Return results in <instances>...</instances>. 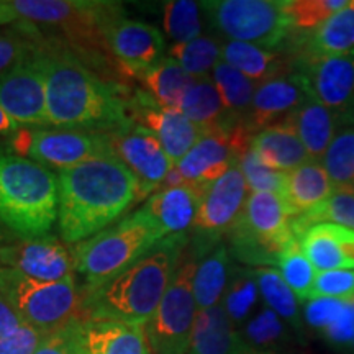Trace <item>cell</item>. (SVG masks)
<instances>
[{"mask_svg":"<svg viewBox=\"0 0 354 354\" xmlns=\"http://www.w3.org/2000/svg\"><path fill=\"white\" fill-rule=\"evenodd\" d=\"M50 125L61 130L115 133L133 123L130 100L92 73L69 50L39 44Z\"/></svg>","mask_w":354,"mask_h":354,"instance_id":"6da1fadb","label":"cell"},{"mask_svg":"<svg viewBox=\"0 0 354 354\" xmlns=\"http://www.w3.org/2000/svg\"><path fill=\"white\" fill-rule=\"evenodd\" d=\"M57 227L77 245L110 228L140 202V184L118 158H102L57 171Z\"/></svg>","mask_w":354,"mask_h":354,"instance_id":"7a4b0ae2","label":"cell"},{"mask_svg":"<svg viewBox=\"0 0 354 354\" xmlns=\"http://www.w3.org/2000/svg\"><path fill=\"white\" fill-rule=\"evenodd\" d=\"M189 241L187 234L158 241L135 264L82 299V320L146 326L165 297Z\"/></svg>","mask_w":354,"mask_h":354,"instance_id":"3957f363","label":"cell"},{"mask_svg":"<svg viewBox=\"0 0 354 354\" xmlns=\"http://www.w3.org/2000/svg\"><path fill=\"white\" fill-rule=\"evenodd\" d=\"M57 205L55 172L0 148V225L19 238L46 236L57 221Z\"/></svg>","mask_w":354,"mask_h":354,"instance_id":"277c9868","label":"cell"},{"mask_svg":"<svg viewBox=\"0 0 354 354\" xmlns=\"http://www.w3.org/2000/svg\"><path fill=\"white\" fill-rule=\"evenodd\" d=\"M161 240L165 234L141 207L95 236L77 243L73 254L76 271L84 277L82 299L135 264Z\"/></svg>","mask_w":354,"mask_h":354,"instance_id":"5b68a950","label":"cell"},{"mask_svg":"<svg viewBox=\"0 0 354 354\" xmlns=\"http://www.w3.org/2000/svg\"><path fill=\"white\" fill-rule=\"evenodd\" d=\"M284 198L271 192H251L240 220L227 234L228 253L253 268L277 266L282 251L297 240Z\"/></svg>","mask_w":354,"mask_h":354,"instance_id":"8992f818","label":"cell"},{"mask_svg":"<svg viewBox=\"0 0 354 354\" xmlns=\"http://www.w3.org/2000/svg\"><path fill=\"white\" fill-rule=\"evenodd\" d=\"M0 294L15 308L24 325L44 335L82 318V294L76 277L41 282L0 268Z\"/></svg>","mask_w":354,"mask_h":354,"instance_id":"52a82bcc","label":"cell"},{"mask_svg":"<svg viewBox=\"0 0 354 354\" xmlns=\"http://www.w3.org/2000/svg\"><path fill=\"white\" fill-rule=\"evenodd\" d=\"M201 8L212 28L227 41L274 50L292 32L287 0H210Z\"/></svg>","mask_w":354,"mask_h":354,"instance_id":"ba28073f","label":"cell"},{"mask_svg":"<svg viewBox=\"0 0 354 354\" xmlns=\"http://www.w3.org/2000/svg\"><path fill=\"white\" fill-rule=\"evenodd\" d=\"M197 263L198 256L189 245L165 297L145 326L151 354H187L198 313L194 297V274Z\"/></svg>","mask_w":354,"mask_h":354,"instance_id":"9c48e42d","label":"cell"},{"mask_svg":"<svg viewBox=\"0 0 354 354\" xmlns=\"http://www.w3.org/2000/svg\"><path fill=\"white\" fill-rule=\"evenodd\" d=\"M13 153L57 171L82 162L113 156L109 133H91L61 128H21L12 136Z\"/></svg>","mask_w":354,"mask_h":354,"instance_id":"30bf717a","label":"cell"},{"mask_svg":"<svg viewBox=\"0 0 354 354\" xmlns=\"http://www.w3.org/2000/svg\"><path fill=\"white\" fill-rule=\"evenodd\" d=\"M250 194L251 190L238 165L205 189L192 228L194 240L189 241L198 259L220 245L221 236L228 234L240 220Z\"/></svg>","mask_w":354,"mask_h":354,"instance_id":"8fae6325","label":"cell"},{"mask_svg":"<svg viewBox=\"0 0 354 354\" xmlns=\"http://www.w3.org/2000/svg\"><path fill=\"white\" fill-rule=\"evenodd\" d=\"M253 136L245 125L203 133L197 145L177 162V171L187 184L209 187L238 165L250 149Z\"/></svg>","mask_w":354,"mask_h":354,"instance_id":"7c38bea8","label":"cell"},{"mask_svg":"<svg viewBox=\"0 0 354 354\" xmlns=\"http://www.w3.org/2000/svg\"><path fill=\"white\" fill-rule=\"evenodd\" d=\"M0 107L21 128L50 127L46 84L38 50L0 76Z\"/></svg>","mask_w":354,"mask_h":354,"instance_id":"4fadbf2b","label":"cell"},{"mask_svg":"<svg viewBox=\"0 0 354 354\" xmlns=\"http://www.w3.org/2000/svg\"><path fill=\"white\" fill-rule=\"evenodd\" d=\"M109 138L113 156L138 179L140 201L151 197L153 190H159L174 167L156 136L148 128L133 122L123 130L109 133Z\"/></svg>","mask_w":354,"mask_h":354,"instance_id":"5bb4252c","label":"cell"},{"mask_svg":"<svg viewBox=\"0 0 354 354\" xmlns=\"http://www.w3.org/2000/svg\"><path fill=\"white\" fill-rule=\"evenodd\" d=\"M2 268L13 269L41 282H59L74 277V254L56 236L8 240L0 256Z\"/></svg>","mask_w":354,"mask_h":354,"instance_id":"9a60e30c","label":"cell"},{"mask_svg":"<svg viewBox=\"0 0 354 354\" xmlns=\"http://www.w3.org/2000/svg\"><path fill=\"white\" fill-rule=\"evenodd\" d=\"M130 113L133 122L148 128L156 136L172 166L187 154L203 131L194 125L179 109L161 107L146 92H138L130 99Z\"/></svg>","mask_w":354,"mask_h":354,"instance_id":"2e32d148","label":"cell"},{"mask_svg":"<svg viewBox=\"0 0 354 354\" xmlns=\"http://www.w3.org/2000/svg\"><path fill=\"white\" fill-rule=\"evenodd\" d=\"M104 38L127 73L145 76L165 57L166 41L156 26L140 20L117 19L104 32Z\"/></svg>","mask_w":354,"mask_h":354,"instance_id":"e0dca14e","label":"cell"},{"mask_svg":"<svg viewBox=\"0 0 354 354\" xmlns=\"http://www.w3.org/2000/svg\"><path fill=\"white\" fill-rule=\"evenodd\" d=\"M308 99L307 82L297 69L261 82L245 118L246 130L256 135L264 128L284 122Z\"/></svg>","mask_w":354,"mask_h":354,"instance_id":"ac0fdd59","label":"cell"},{"mask_svg":"<svg viewBox=\"0 0 354 354\" xmlns=\"http://www.w3.org/2000/svg\"><path fill=\"white\" fill-rule=\"evenodd\" d=\"M294 128L313 161H322L326 149L343 128L354 127V104L330 109L308 99L284 120Z\"/></svg>","mask_w":354,"mask_h":354,"instance_id":"d6986e66","label":"cell"},{"mask_svg":"<svg viewBox=\"0 0 354 354\" xmlns=\"http://www.w3.org/2000/svg\"><path fill=\"white\" fill-rule=\"evenodd\" d=\"M310 99L330 109L354 104V50L343 56L300 63Z\"/></svg>","mask_w":354,"mask_h":354,"instance_id":"ffe728a7","label":"cell"},{"mask_svg":"<svg viewBox=\"0 0 354 354\" xmlns=\"http://www.w3.org/2000/svg\"><path fill=\"white\" fill-rule=\"evenodd\" d=\"M205 189L192 184L159 189L146 201L143 209L154 220L165 238L187 234L196 223Z\"/></svg>","mask_w":354,"mask_h":354,"instance_id":"44dd1931","label":"cell"},{"mask_svg":"<svg viewBox=\"0 0 354 354\" xmlns=\"http://www.w3.org/2000/svg\"><path fill=\"white\" fill-rule=\"evenodd\" d=\"M299 243L318 272L354 269V230L320 223L300 234Z\"/></svg>","mask_w":354,"mask_h":354,"instance_id":"7402d4cb","label":"cell"},{"mask_svg":"<svg viewBox=\"0 0 354 354\" xmlns=\"http://www.w3.org/2000/svg\"><path fill=\"white\" fill-rule=\"evenodd\" d=\"M250 149L264 166L281 172H289L313 161L297 133L286 122L256 133Z\"/></svg>","mask_w":354,"mask_h":354,"instance_id":"603a6c76","label":"cell"},{"mask_svg":"<svg viewBox=\"0 0 354 354\" xmlns=\"http://www.w3.org/2000/svg\"><path fill=\"white\" fill-rule=\"evenodd\" d=\"M302 61L328 59L354 50V0L331 15L320 26L307 32L302 39Z\"/></svg>","mask_w":354,"mask_h":354,"instance_id":"cb8c5ba5","label":"cell"},{"mask_svg":"<svg viewBox=\"0 0 354 354\" xmlns=\"http://www.w3.org/2000/svg\"><path fill=\"white\" fill-rule=\"evenodd\" d=\"M336 192L328 172L320 161H308L305 165L286 172L284 198L292 218L307 214L320 205Z\"/></svg>","mask_w":354,"mask_h":354,"instance_id":"d4e9b609","label":"cell"},{"mask_svg":"<svg viewBox=\"0 0 354 354\" xmlns=\"http://www.w3.org/2000/svg\"><path fill=\"white\" fill-rule=\"evenodd\" d=\"M245 346L240 331L218 304L197 313L187 354H236Z\"/></svg>","mask_w":354,"mask_h":354,"instance_id":"484cf974","label":"cell"},{"mask_svg":"<svg viewBox=\"0 0 354 354\" xmlns=\"http://www.w3.org/2000/svg\"><path fill=\"white\" fill-rule=\"evenodd\" d=\"M86 354H151L145 326L84 320Z\"/></svg>","mask_w":354,"mask_h":354,"instance_id":"4316f807","label":"cell"},{"mask_svg":"<svg viewBox=\"0 0 354 354\" xmlns=\"http://www.w3.org/2000/svg\"><path fill=\"white\" fill-rule=\"evenodd\" d=\"M179 110L203 133L240 125V123L233 122V118L225 109L223 100H221L212 76L194 81L189 91L185 92Z\"/></svg>","mask_w":354,"mask_h":354,"instance_id":"83f0119b","label":"cell"},{"mask_svg":"<svg viewBox=\"0 0 354 354\" xmlns=\"http://www.w3.org/2000/svg\"><path fill=\"white\" fill-rule=\"evenodd\" d=\"M221 61L240 71L256 84L282 76L289 68L284 57L277 53L240 41L221 43Z\"/></svg>","mask_w":354,"mask_h":354,"instance_id":"f1b7e54d","label":"cell"},{"mask_svg":"<svg viewBox=\"0 0 354 354\" xmlns=\"http://www.w3.org/2000/svg\"><path fill=\"white\" fill-rule=\"evenodd\" d=\"M228 248L220 243L214 250L198 259L194 274V297L198 312L221 304L230 279Z\"/></svg>","mask_w":354,"mask_h":354,"instance_id":"f546056e","label":"cell"},{"mask_svg":"<svg viewBox=\"0 0 354 354\" xmlns=\"http://www.w3.org/2000/svg\"><path fill=\"white\" fill-rule=\"evenodd\" d=\"M258 289L264 305L271 308L290 326L292 331L304 338V312L300 310V300L295 297L289 286L282 279L281 272L274 268H253Z\"/></svg>","mask_w":354,"mask_h":354,"instance_id":"4dcf8cb0","label":"cell"},{"mask_svg":"<svg viewBox=\"0 0 354 354\" xmlns=\"http://www.w3.org/2000/svg\"><path fill=\"white\" fill-rule=\"evenodd\" d=\"M146 87V94L161 107L179 109L185 92L196 77L189 76L176 59L167 55L159 63L140 77Z\"/></svg>","mask_w":354,"mask_h":354,"instance_id":"1f68e13d","label":"cell"},{"mask_svg":"<svg viewBox=\"0 0 354 354\" xmlns=\"http://www.w3.org/2000/svg\"><path fill=\"white\" fill-rule=\"evenodd\" d=\"M238 331H240L243 343L248 348L258 349V351L281 353V349L290 346L297 336L281 317L266 305L256 310L253 317Z\"/></svg>","mask_w":354,"mask_h":354,"instance_id":"d6a6232c","label":"cell"},{"mask_svg":"<svg viewBox=\"0 0 354 354\" xmlns=\"http://www.w3.org/2000/svg\"><path fill=\"white\" fill-rule=\"evenodd\" d=\"M212 79H214L225 109L233 118V122L245 125L248 110L251 107V102H253L254 92L259 84L251 81L250 77H246L245 74L232 68L225 61H220L215 66V69L212 71Z\"/></svg>","mask_w":354,"mask_h":354,"instance_id":"836d02e7","label":"cell"},{"mask_svg":"<svg viewBox=\"0 0 354 354\" xmlns=\"http://www.w3.org/2000/svg\"><path fill=\"white\" fill-rule=\"evenodd\" d=\"M261 299L253 269L232 268L221 305L238 330L253 317Z\"/></svg>","mask_w":354,"mask_h":354,"instance_id":"e575fe53","label":"cell"},{"mask_svg":"<svg viewBox=\"0 0 354 354\" xmlns=\"http://www.w3.org/2000/svg\"><path fill=\"white\" fill-rule=\"evenodd\" d=\"M320 223H335L354 230V190H336L328 201L320 203L307 214L292 218L290 228L294 236L299 240L300 234Z\"/></svg>","mask_w":354,"mask_h":354,"instance_id":"d590c367","label":"cell"},{"mask_svg":"<svg viewBox=\"0 0 354 354\" xmlns=\"http://www.w3.org/2000/svg\"><path fill=\"white\" fill-rule=\"evenodd\" d=\"M169 56L180 64L189 76L196 79L209 77L221 61V43L214 37L202 35L192 41L172 44Z\"/></svg>","mask_w":354,"mask_h":354,"instance_id":"8d00e7d4","label":"cell"},{"mask_svg":"<svg viewBox=\"0 0 354 354\" xmlns=\"http://www.w3.org/2000/svg\"><path fill=\"white\" fill-rule=\"evenodd\" d=\"M277 268V271L281 272L282 279L294 292L295 297L300 302H308L312 299L318 271L305 256L299 240H294L282 251Z\"/></svg>","mask_w":354,"mask_h":354,"instance_id":"74e56055","label":"cell"},{"mask_svg":"<svg viewBox=\"0 0 354 354\" xmlns=\"http://www.w3.org/2000/svg\"><path fill=\"white\" fill-rule=\"evenodd\" d=\"M322 165L336 190H354V127L343 128L335 136Z\"/></svg>","mask_w":354,"mask_h":354,"instance_id":"f35d334b","label":"cell"},{"mask_svg":"<svg viewBox=\"0 0 354 354\" xmlns=\"http://www.w3.org/2000/svg\"><path fill=\"white\" fill-rule=\"evenodd\" d=\"M201 3L192 0H171L165 3L162 25L174 44H183L202 37Z\"/></svg>","mask_w":354,"mask_h":354,"instance_id":"ab89813d","label":"cell"},{"mask_svg":"<svg viewBox=\"0 0 354 354\" xmlns=\"http://www.w3.org/2000/svg\"><path fill=\"white\" fill-rule=\"evenodd\" d=\"M346 3V0H287V13L292 28L312 32Z\"/></svg>","mask_w":354,"mask_h":354,"instance_id":"60d3db41","label":"cell"},{"mask_svg":"<svg viewBox=\"0 0 354 354\" xmlns=\"http://www.w3.org/2000/svg\"><path fill=\"white\" fill-rule=\"evenodd\" d=\"M245 180L250 187L251 192H271L277 196H284V185H286V172L271 169V167L264 166L251 149L243 154L238 161Z\"/></svg>","mask_w":354,"mask_h":354,"instance_id":"b9f144b4","label":"cell"},{"mask_svg":"<svg viewBox=\"0 0 354 354\" xmlns=\"http://www.w3.org/2000/svg\"><path fill=\"white\" fill-rule=\"evenodd\" d=\"M35 354H86L82 318L44 335Z\"/></svg>","mask_w":354,"mask_h":354,"instance_id":"7bdbcfd3","label":"cell"},{"mask_svg":"<svg viewBox=\"0 0 354 354\" xmlns=\"http://www.w3.org/2000/svg\"><path fill=\"white\" fill-rule=\"evenodd\" d=\"M32 33H24L21 26L17 32L0 33V76L38 50L39 44Z\"/></svg>","mask_w":354,"mask_h":354,"instance_id":"ee69618b","label":"cell"},{"mask_svg":"<svg viewBox=\"0 0 354 354\" xmlns=\"http://www.w3.org/2000/svg\"><path fill=\"white\" fill-rule=\"evenodd\" d=\"M349 300L354 297V269H336L317 274L312 299Z\"/></svg>","mask_w":354,"mask_h":354,"instance_id":"f6af8a7d","label":"cell"},{"mask_svg":"<svg viewBox=\"0 0 354 354\" xmlns=\"http://www.w3.org/2000/svg\"><path fill=\"white\" fill-rule=\"evenodd\" d=\"M322 336L336 353L354 354V297L344 300L342 313Z\"/></svg>","mask_w":354,"mask_h":354,"instance_id":"bcb514c9","label":"cell"},{"mask_svg":"<svg viewBox=\"0 0 354 354\" xmlns=\"http://www.w3.org/2000/svg\"><path fill=\"white\" fill-rule=\"evenodd\" d=\"M344 307V300L336 299H310L304 308V322L310 328L323 333L338 318Z\"/></svg>","mask_w":354,"mask_h":354,"instance_id":"7dc6e473","label":"cell"},{"mask_svg":"<svg viewBox=\"0 0 354 354\" xmlns=\"http://www.w3.org/2000/svg\"><path fill=\"white\" fill-rule=\"evenodd\" d=\"M44 333L21 325L12 335L0 339V354H35L41 343Z\"/></svg>","mask_w":354,"mask_h":354,"instance_id":"c3c4849f","label":"cell"},{"mask_svg":"<svg viewBox=\"0 0 354 354\" xmlns=\"http://www.w3.org/2000/svg\"><path fill=\"white\" fill-rule=\"evenodd\" d=\"M24 325L19 313L12 307L10 302L0 294V339L12 335L13 331L19 330Z\"/></svg>","mask_w":354,"mask_h":354,"instance_id":"681fc988","label":"cell"},{"mask_svg":"<svg viewBox=\"0 0 354 354\" xmlns=\"http://www.w3.org/2000/svg\"><path fill=\"white\" fill-rule=\"evenodd\" d=\"M21 130V127L8 115L6 110L0 107V135L2 136H13Z\"/></svg>","mask_w":354,"mask_h":354,"instance_id":"f907efd6","label":"cell"},{"mask_svg":"<svg viewBox=\"0 0 354 354\" xmlns=\"http://www.w3.org/2000/svg\"><path fill=\"white\" fill-rule=\"evenodd\" d=\"M17 20H20V17L13 7L12 0H0V26L15 24Z\"/></svg>","mask_w":354,"mask_h":354,"instance_id":"816d5d0a","label":"cell"},{"mask_svg":"<svg viewBox=\"0 0 354 354\" xmlns=\"http://www.w3.org/2000/svg\"><path fill=\"white\" fill-rule=\"evenodd\" d=\"M236 354H287V353H276V351H258V349H251L248 348L246 344L243 346L240 351H238Z\"/></svg>","mask_w":354,"mask_h":354,"instance_id":"f5cc1de1","label":"cell"},{"mask_svg":"<svg viewBox=\"0 0 354 354\" xmlns=\"http://www.w3.org/2000/svg\"><path fill=\"white\" fill-rule=\"evenodd\" d=\"M8 243V238H7V234L2 232V230H0V256H2V250H3V246H6ZM0 268H2V263H0Z\"/></svg>","mask_w":354,"mask_h":354,"instance_id":"db71d44e","label":"cell"}]
</instances>
